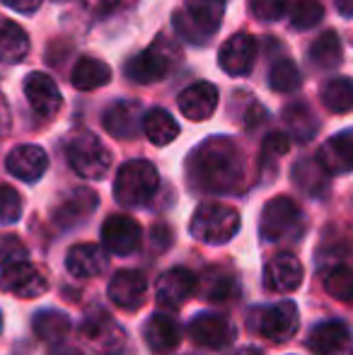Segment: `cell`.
<instances>
[{
  "instance_id": "4316f807",
  "label": "cell",
  "mask_w": 353,
  "mask_h": 355,
  "mask_svg": "<svg viewBox=\"0 0 353 355\" xmlns=\"http://www.w3.org/2000/svg\"><path fill=\"white\" fill-rule=\"evenodd\" d=\"M71 329H73L71 317L58 312V309H42L34 317V334L44 343H61L71 334Z\"/></svg>"
},
{
  "instance_id": "f35d334b",
  "label": "cell",
  "mask_w": 353,
  "mask_h": 355,
  "mask_svg": "<svg viewBox=\"0 0 353 355\" xmlns=\"http://www.w3.org/2000/svg\"><path fill=\"white\" fill-rule=\"evenodd\" d=\"M29 252L17 234H0V268H8L12 263L27 261Z\"/></svg>"
},
{
  "instance_id": "30bf717a",
  "label": "cell",
  "mask_w": 353,
  "mask_h": 355,
  "mask_svg": "<svg viewBox=\"0 0 353 355\" xmlns=\"http://www.w3.org/2000/svg\"><path fill=\"white\" fill-rule=\"evenodd\" d=\"M0 290L8 295H15V297L34 300L46 293L49 281L42 268H37L34 263L19 261L3 268V273H0Z\"/></svg>"
},
{
  "instance_id": "d4e9b609",
  "label": "cell",
  "mask_w": 353,
  "mask_h": 355,
  "mask_svg": "<svg viewBox=\"0 0 353 355\" xmlns=\"http://www.w3.org/2000/svg\"><path fill=\"white\" fill-rule=\"evenodd\" d=\"M317 162L327 169V174L353 172V133H339L329 138L317 153Z\"/></svg>"
},
{
  "instance_id": "5b68a950",
  "label": "cell",
  "mask_w": 353,
  "mask_h": 355,
  "mask_svg": "<svg viewBox=\"0 0 353 355\" xmlns=\"http://www.w3.org/2000/svg\"><path fill=\"white\" fill-rule=\"evenodd\" d=\"M240 213L227 203L208 201L196 208L189 223V232L203 244H225L240 232Z\"/></svg>"
},
{
  "instance_id": "7402d4cb",
  "label": "cell",
  "mask_w": 353,
  "mask_h": 355,
  "mask_svg": "<svg viewBox=\"0 0 353 355\" xmlns=\"http://www.w3.org/2000/svg\"><path fill=\"white\" fill-rule=\"evenodd\" d=\"M302 276H305V271H302L300 259L288 252L276 254L266 263V273H264L266 288L273 290V293H293V290L300 288Z\"/></svg>"
},
{
  "instance_id": "7dc6e473",
  "label": "cell",
  "mask_w": 353,
  "mask_h": 355,
  "mask_svg": "<svg viewBox=\"0 0 353 355\" xmlns=\"http://www.w3.org/2000/svg\"><path fill=\"white\" fill-rule=\"evenodd\" d=\"M0 329H3V314H0Z\"/></svg>"
},
{
  "instance_id": "8d00e7d4",
  "label": "cell",
  "mask_w": 353,
  "mask_h": 355,
  "mask_svg": "<svg viewBox=\"0 0 353 355\" xmlns=\"http://www.w3.org/2000/svg\"><path fill=\"white\" fill-rule=\"evenodd\" d=\"M322 17H325V8H322L320 0H298L293 5L291 24L298 32H305V29L317 27L322 22Z\"/></svg>"
},
{
  "instance_id": "9c48e42d",
  "label": "cell",
  "mask_w": 353,
  "mask_h": 355,
  "mask_svg": "<svg viewBox=\"0 0 353 355\" xmlns=\"http://www.w3.org/2000/svg\"><path fill=\"white\" fill-rule=\"evenodd\" d=\"M80 336L97 355H123L128 351L126 331L102 309H97V312L87 314L83 319Z\"/></svg>"
},
{
  "instance_id": "b9f144b4",
  "label": "cell",
  "mask_w": 353,
  "mask_h": 355,
  "mask_svg": "<svg viewBox=\"0 0 353 355\" xmlns=\"http://www.w3.org/2000/svg\"><path fill=\"white\" fill-rule=\"evenodd\" d=\"M0 3L8 5L10 10H17V12H22V15H32V12H37L44 0H0Z\"/></svg>"
},
{
  "instance_id": "60d3db41",
  "label": "cell",
  "mask_w": 353,
  "mask_h": 355,
  "mask_svg": "<svg viewBox=\"0 0 353 355\" xmlns=\"http://www.w3.org/2000/svg\"><path fill=\"white\" fill-rule=\"evenodd\" d=\"M291 150V141H288L286 133H268L266 141H264V148H261V157L264 159H278Z\"/></svg>"
},
{
  "instance_id": "ab89813d",
  "label": "cell",
  "mask_w": 353,
  "mask_h": 355,
  "mask_svg": "<svg viewBox=\"0 0 353 355\" xmlns=\"http://www.w3.org/2000/svg\"><path fill=\"white\" fill-rule=\"evenodd\" d=\"M252 15L261 22H276L286 15L288 0H250Z\"/></svg>"
},
{
  "instance_id": "44dd1931",
  "label": "cell",
  "mask_w": 353,
  "mask_h": 355,
  "mask_svg": "<svg viewBox=\"0 0 353 355\" xmlns=\"http://www.w3.org/2000/svg\"><path fill=\"white\" fill-rule=\"evenodd\" d=\"M198 295L216 304H227L240 297V283L230 268L211 266L198 278Z\"/></svg>"
},
{
  "instance_id": "5bb4252c",
  "label": "cell",
  "mask_w": 353,
  "mask_h": 355,
  "mask_svg": "<svg viewBox=\"0 0 353 355\" xmlns=\"http://www.w3.org/2000/svg\"><path fill=\"white\" fill-rule=\"evenodd\" d=\"M307 346L315 355H353V331L349 324L329 319L312 329Z\"/></svg>"
},
{
  "instance_id": "277c9868",
  "label": "cell",
  "mask_w": 353,
  "mask_h": 355,
  "mask_svg": "<svg viewBox=\"0 0 353 355\" xmlns=\"http://www.w3.org/2000/svg\"><path fill=\"white\" fill-rule=\"evenodd\" d=\"M259 234L264 242L291 244L305 234V215L288 196H276L264 206L259 220Z\"/></svg>"
},
{
  "instance_id": "e0dca14e",
  "label": "cell",
  "mask_w": 353,
  "mask_h": 355,
  "mask_svg": "<svg viewBox=\"0 0 353 355\" xmlns=\"http://www.w3.org/2000/svg\"><path fill=\"white\" fill-rule=\"evenodd\" d=\"M107 295L117 307L121 309H138L148 295V278L143 271H133V268H123L117 271L109 281Z\"/></svg>"
},
{
  "instance_id": "7a4b0ae2",
  "label": "cell",
  "mask_w": 353,
  "mask_h": 355,
  "mask_svg": "<svg viewBox=\"0 0 353 355\" xmlns=\"http://www.w3.org/2000/svg\"><path fill=\"white\" fill-rule=\"evenodd\" d=\"M160 187V174L148 159H131L121 164L114 182V198L123 208H143L153 201Z\"/></svg>"
},
{
  "instance_id": "bcb514c9",
  "label": "cell",
  "mask_w": 353,
  "mask_h": 355,
  "mask_svg": "<svg viewBox=\"0 0 353 355\" xmlns=\"http://www.w3.org/2000/svg\"><path fill=\"white\" fill-rule=\"evenodd\" d=\"M232 355H264L259 351V348H252V346H245V348H240V351H235Z\"/></svg>"
},
{
  "instance_id": "8fae6325",
  "label": "cell",
  "mask_w": 353,
  "mask_h": 355,
  "mask_svg": "<svg viewBox=\"0 0 353 355\" xmlns=\"http://www.w3.org/2000/svg\"><path fill=\"white\" fill-rule=\"evenodd\" d=\"M143 227L131 215H109L102 225V244L109 254L117 257H128L141 247Z\"/></svg>"
},
{
  "instance_id": "d6a6232c",
  "label": "cell",
  "mask_w": 353,
  "mask_h": 355,
  "mask_svg": "<svg viewBox=\"0 0 353 355\" xmlns=\"http://www.w3.org/2000/svg\"><path fill=\"white\" fill-rule=\"evenodd\" d=\"M310 61L315 63L317 68H325V71L339 68L341 61H344V49H341L339 34L332 32V29L320 34L310 46Z\"/></svg>"
},
{
  "instance_id": "f546056e",
  "label": "cell",
  "mask_w": 353,
  "mask_h": 355,
  "mask_svg": "<svg viewBox=\"0 0 353 355\" xmlns=\"http://www.w3.org/2000/svg\"><path fill=\"white\" fill-rule=\"evenodd\" d=\"M293 182L295 187H300L305 193L310 196H325L327 187H329V174L327 169L322 167L320 162L315 159H300V162L293 167Z\"/></svg>"
},
{
  "instance_id": "4dcf8cb0",
  "label": "cell",
  "mask_w": 353,
  "mask_h": 355,
  "mask_svg": "<svg viewBox=\"0 0 353 355\" xmlns=\"http://www.w3.org/2000/svg\"><path fill=\"white\" fill-rule=\"evenodd\" d=\"M112 80V68L107 66L104 61H97V58H80L73 68V87L83 89V92H89V89H97L109 85Z\"/></svg>"
},
{
  "instance_id": "ba28073f",
  "label": "cell",
  "mask_w": 353,
  "mask_h": 355,
  "mask_svg": "<svg viewBox=\"0 0 353 355\" xmlns=\"http://www.w3.org/2000/svg\"><path fill=\"white\" fill-rule=\"evenodd\" d=\"M175 58H179V51L175 49V44L170 46L167 39L160 37L153 46H148L146 51L136 53L131 61H126L123 75L138 85L157 83V80H162L167 73H170Z\"/></svg>"
},
{
  "instance_id": "f1b7e54d",
  "label": "cell",
  "mask_w": 353,
  "mask_h": 355,
  "mask_svg": "<svg viewBox=\"0 0 353 355\" xmlns=\"http://www.w3.org/2000/svg\"><path fill=\"white\" fill-rule=\"evenodd\" d=\"M29 53V37L17 22H0V61L19 63Z\"/></svg>"
},
{
  "instance_id": "52a82bcc",
  "label": "cell",
  "mask_w": 353,
  "mask_h": 355,
  "mask_svg": "<svg viewBox=\"0 0 353 355\" xmlns=\"http://www.w3.org/2000/svg\"><path fill=\"white\" fill-rule=\"evenodd\" d=\"M250 327L261 338H268L273 343L291 341L300 327V314L293 300H281V302L257 307L250 314Z\"/></svg>"
},
{
  "instance_id": "1f68e13d",
  "label": "cell",
  "mask_w": 353,
  "mask_h": 355,
  "mask_svg": "<svg viewBox=\"0 0 353 355\" xmlns=\"http://www.w3.org/2000/svg\"><path fill=\"white\" fill-rule=\"evenodd\" d=\"M320 99L332 114H349L353 112V78H332L322 85Z\"/></svg>"
},
{
  "instance_id": "4fadbf2b",
  "label": "cell",
  "mask_w": 353,
  "mask_h": 355,
  "mask_svg": "<svg viewBox=\"0 0 353 355\" xmlns=\"http://www.w3.org/2000/svg\"><path fill=\"white\" fill-rule=\"evenodd\" d=\"M198 290V278L189 268H170L155 283V300L162 309L184 307L189 297Z\"/></svg>"
},
{
  "instance_id": "ee69618b",
  "label": "cell",
  "mask_w": 353,
  "mask_h": 355,
  "mask_svg": "<svg viewBox=\"0 0 353 355\" xmlns=\"http://www.w3.org/2000/svg\"><path fill=\"white\" fill-rule=\"evenodd\" d=\"M83 3H85L89 10H94V12H104V10H112L119 0H83Z\"/></svg>"
},
{
  "instance_id": "cb8c5ba5",
  "label": "cell",
  "mask_w": 353,
  "mask_h": 355,
  "mask_svg": "<svg viewBox=\"0 0 353 355\" xmlns=\"http://www.w3.org/2000/svg\"><path fill=\"white\" fill-rule=\"evenodd\" d=\"M94 208H97V193L89 189H78L58 203V208L53 211V220L61 230H71L85 223L94 213Z\"/></svg>"
},
{
  "instance_id": "484cf974",
  "label": "cell",
  "mask_w": 353,
  "mask_h": 355,
  "mask_svg": "<svg viewBox=\"0 0 353 355\" xmlns=\"http://www.w3.org/2000/svg\"><path fill=\"white\" fill-rule=\"evenodd\" d=\"M66 268L76 278H94L107 268V254L97 244H76L66 254Z\"/></svg>"
},
{
  "instance_id": "8992f818",
  "label": "cell",
  "mask_w": 353,
  "mask_h": 355,
  "mask_svg": "<svg viewBox=\"0 0 353 355\" xmlns=\"http://www.w3.org/2000/svg\"><path fill=\"white\" fill-rule=\"evenodd\" d=\"M66 157L73 172L80 174L83 179H104L112 167V153L107 145L92 133H78L66 145Z\"/></svg>"
},
{
  "instance_id": "e575fe53",
  "label": "cell",
  "mask_w": 353,
  "mask_h": 355,
  "mask_svg": "<svg viewBox=\"0 0 353 355\" xmlns=\"http://www.w3.org/2000/svg\"><path fill=\"white\" fill-rule=\"evenodd\" d=\"M302 83V75H300V68L291 61V58H281L271 66V73H268V85H271L273 92H281V94H288V92H295Z\"/></svg>"
},
{
  "instance_id": "d590c367",
  "label": "cell",
  "mask_w": 353,
  "mask_h": 355,
  "mask_svg": "<svg viewBox=\"0 0 353 355\" xmlns=\"http://www.w3.org/2000/svg\"><path fill=\"white\" fill-rule=\"evenodd\" d=\"M325 290L339 302H353V266H334L325 276Z\"/></svg>"
},
{
  "instance_id": "2e32d148",
  "label": "cell",
  "mask_w": 353,
  "mask_h": 355,
  "mask_svg": "<svg viewBox=\"0 0 353 355\" xmlns=\"http://www.w3.org/2000/svg\"><path fill=\"white\" fill-rule=\"evenodd\" d=\"M24 97H27L29 107L34 114L42 119H53L63 107L61 89H58L56 80L49 78L46 73H29L24 80Z\"/></svg>"
},
{
  "instance_id": "83f0119b",
  "label": "cell",
  "mask_w": 353,
  "mask_h": 355,
  "mask_svg": "<svg viewBox=\"0 0 353 355\" xmlns=\"http://www.w3.org/2000/svg\"><path fill=\"white\" fill-rule=\"evenodd\" d=\"M143 133L153 145L162 148V145H170L179 136V123L172 119V114L167 109H150L143 119Z\"/></svg>"
},
{
  "instance_id": "836d02e7",
  "label": "cell",
  "mask_w": 353,
  "mask_h": 355,
  "mask_svg": "<svg viewBox=\"0 0 353 355\" xmlns=\"http://www.w3.org/2000/svg\"><path fill=\"white\" fill-rule=\"evenodd\" d=\"M283 121H286V126H288V133L300 143L312 141L317 128H320L312 109L305 107V104H291V107L283 109Z\"/></svg>"
},
{
  "instance_id": "603a6c76",
  "label": "cell",
  "mask_w": 353,
  "mask_h": 355,
  "mask_svg": "<svg viewBox=\"0 0 353 355\" xmlns=\"http://www.w3.org/2000/svg\"><path fill=\"white\" fill-rule=\"evenodd\" d=\"M143 338H146L148 348L155 355H167L179 346L182 338V329L170 314H153L146 324H143Z\"/></svg>"
},
{
  "instance_id": "3957f363",
  "label": "cell",
  "mask_w": 353,
  "mask_h": 355,
  "mask_svg": "<svg viewBox=\"0 0 353 355\" xmlns=\"http://www.w3.org/2000/svg\"><path fill=\"white\" fill-rule=\"evenodd\" d=\"M225 15V0H187L172 17L177 37L189 44H206L218 32Z\"/></svg>"
},
{
  "instance_id": "7bdbcfd3",
  "label": "cell",
  "mask_w": 353,
  "mask_h": 355,
  "mask_svg": "<svg viewBox=\"0 0 353 355\" xmlns=\"http://www.w3.org/2000/svg\"><path fill=\"white\" fill-rule=\"evenodd\" d=\"M10 133V109L5 104V99L0 97V141Z\"/></svg>"
},
{
  "instance_id": "6da1fadb",
  "label": "cell",
  "mask_w": 353,
  "mask_h": 355,
  "mask_svg": "<svg viewBox=\"0 0 353 355\" xmlns=\"http://www.w3.org/2000/svg\"><path fill=\"white\" fill-rule=\"evenodd\" d=\"M189 184L203 193H232L245 182V157L235 141L213 136L189 155Z\"/></svg>"
},
{
  "instance_id": "7c38bea8",
  "label": "cell",
  "mask_w": 353,
  "mask_h": 355,
  "mask_svg": "<svg viewBox=\"0 0 353 355\" xmlns=\"http://www.w3.org/2000/svg\"><path fill=\"white\" fill-rule=\"evenodd\" d=\"M189 336L196 346L223 351L235 341V327L221 314L201 312L189 322Z\"/></svg>"
},
{
  "instance_id": "f6af8a7d",
  "label": "cell",
  "mask_w": 353,
  "mask_h": 355,
  "mask_svg": "<svg viewBox=\"0 0 353 355\" xmlns=\"http://www.w3.org/2000/svg\"><path fill=\"white\" fill-rule=\"evenodd\" d=\"M336 10L344 17H353V0H336Z\"/></svg>"
},
{
  "instance_id": "ffe728a7",
  "label": "cell",
  "mask_w": 353,
  "mask_h": 355,
  "mask_svg": "<svg viewBox=\"0 0 353 355\" xmlns=\"http://www.w3.org/2000/svg\"><path fill=\"white\" fill-rule=\"evenodd\" d=\"M5 167H8V172L12 177L32 184L39 182L49 169V157L39 145H17L5 159Z\"/></svg>"
},
{
  "instance_id": "d6986e66",
  "label": "cell",
  "mask_w": 353,
  "mask_h": 355,
  "mask_svg": "<svg viewBox=\"0 0 353 355\" xmlns=\"http://www.w3.org/2000/svg\"><path fill=\"white\" fill-rule=\"evenodd\" d=\"M177 104L179 112L187 119L206 121V119L213 116V112L218 107V87L213 83H206V80H198V83L189 85L187 89H182Z\"/></svg>"
},
{
  "instance_id": "ac0fdd59",
  "label": "cell",
  "mask_w": 353,
  "mask_h": 355,
  "mask_svg": "<svg viewBox=\"0 0 353 355\" xmlns=\"http://www.w3.org/2000/svg\"><path fill=\"white\" fill-rule=\"evenodd\" d=\"M143 107L133 99H121V102H114L112 107L104 112L102 123L107 128V133H112L114 138H121V141H131L138 136V131H143Z\"/></svg>"
},
{
  "instance_id": "9a60e30c",
  "label": "cell",
  "mask_w": 353,
  "mask_h": 355,
  "mask_svg": "<svg viewBox=\"0 0 353 355\" xmlns=\"http://www.w3.org/2000/svg\"><path fill=\"white\" fill-rule=\"evenodd\" d=\"M257 61V39L247 32H237L218 51V63L227 75H250Z\"/></svg>"
},
{
  "instance_id": "74e56055",
  "label": "cell",
  "mask_w": 353,
  "mask_h": 355,
  "mask_svg": "<svg viewBox=\"0 0 353 355\" xmlns=\"http://www.w3.org/2000/svg\"><path fill=\"white\" fill-rule=\"evenodd\" d=\"M22 215V196L17 189L0 184V225H12Z\"/></svg>"
}]
</instances>
